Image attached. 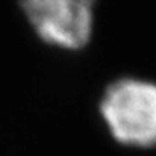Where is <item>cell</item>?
Returning a JSON list of instances; mask_svg holds the SVG:
<instances>
[{
    "instance_id": "cell-2",
    "label": "cell",
    "mask_w": 156,
    "mask_h": 156,
    "mask_svg": "<svg viewBox=\"0 0 156 156\" xmlns=\"http://www.w3.org/2000/svg\"><path fill=\"white\" fill-rule=\"evenodd\" d=\"M35 34L48 45L81 49L94 27V3L89 0H29L21 5Z\"/></svg>"
},
{
    "instance_id": "cell-1",
    "label": "cell",
    "mask_w": 156,
    "mask_h": 156,
    "mask_svg": "<svg viewBox=\"0 0 156 156\" xmlns=\"http://www.w3.org/2000/svg\"><path fill=\"white\" fill-rule=\"evenodd\" d=\"M99 112L116 142L126 147H156V83L119 78L108 84Z\"/></svg>"
}]
</instances>
